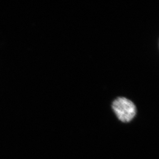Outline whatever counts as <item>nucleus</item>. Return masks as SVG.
Returning <instances> with one entry per match:
<instances>
[{"mask_svg":"<svg viewBox=\"0 0 159 159\" xmlns=\"http://www.w3.org/2000/svg\"><path fill=\"white\" fill-rule=\"evenodd\" d=\"M112 108L119 120L123 123L130 122L137 114V108L134 104L124 97H119L114 99Z\"/></svg>","mask_w":159,"mask_h":159,"instance_id":"nucleus-1","label":"nucleus"}]
</instances>
